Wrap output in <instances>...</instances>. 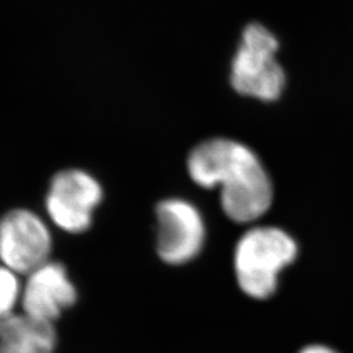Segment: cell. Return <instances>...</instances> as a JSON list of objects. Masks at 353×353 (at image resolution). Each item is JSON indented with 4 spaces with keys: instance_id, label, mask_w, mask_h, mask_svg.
Wrapping results in <instances>:
<instances>
[{
    "instance_id": "6da1fadb",
    "label": "cell",
    "mask_w": 353,
    "mask_h": 353,
    "mask_svg": "<svg viewBox=\"0 0 353 353\" xmlns=\"http://www.w3.org/2000/svg\"><path fill=\"white\" fill-rule=\"evenodd\" d=\"M188 169L199 186L220 188L221 208L236 223L258 220L272 204V183L263 165L250 148L239 141H204L190 153Z\"/></svg>"
},
{
    "instance_id": "7a4b0ae2",
    "label": "cell",
    "mask_w": 353,
    "mask_h": 353,
    "mask_svg": "<svg viewBox=\"0 0 353 353\" xmlns=\"http://www.w3.org/2000/svg\"><path fill=\"white\" fill-rule=\"evenodd\" d=\"M299 246L278 227H254L241 236L234 250V274L240 290L252 300H268L281 272L297 258Z\"/></svg>"
},
{
    "instance_id": "3957f363",
    "label": "cell",
    "mask_w": 353,
    "mask_h": 353,
    "mask_svg": "<svg viewBox=\"0 0 353 353\" xmlns=\"http://www.w3.org/2000/svg\"><path fill=\"white\" fill-rule=\"evenodd\" d=\"M276 37L265 26H246L232 63L230 83L240 94L275 101L285 85V74L276 59Z\"/></svg>"
},
{
    "instance_id": "277c9868",
    "label": "cell",
    "mask_w": 353,
    "mask_h": 353,
    "mask_svg": "<svg viewBox=\"0 0 353 353\" xmlns=\"http://www.w3.org/2000/svg\"><path fill=\"white\" fill-rule=\"evenodd\" d=\"M51 234L41 217L24 208L0 219V265L16 274L29 275L49 262Z\"/></svg>"
},
{
    "instance_id": "5b68a950",
    "label": "cell",
    "mask_w": 353,
    "mask_h": 353,
    "mask_svg": "<svg viewBox=\"0 0 353 353\" xmlns=\"http://www.w3.org/2000/svg\"><path fill=\"white\" fill-rule=\"evenodd\" d=\"M101 201V185L96 178L79 169H67L52 176L46 210L57 227L77 234L88 230Z\"/></svg>"
},
{
    "instance_id": "8992f818",
    "label": "cell",
    "mask_w": 353,
    "mask_h": 353,
    "mask_svg": "<svg viewBox=\"0 0 353 353\" xmlns=\"http://www.w3.org/2000/svg\"><path fill=\"white\" fill-rule=\"evenodd\" d=\"M156 219V250L163 262L186 265L201 254L205 225L195 205L182 199H168L157 205Z\"/></svg>"
},
{
    "instance_id": "52a82bcc",
    "label": "cell",
    "mask_w": 353,
    "mask_h": 353,
    "mask_svg": "<svg viewBox=\"0 0 353 353\" xmlns=\"http://www.w3.org/2000/svg\"><path fill=\"white\" fill-rule=\"evenodd\" d=\"M77 300L75 285L63 265L46 262L28 275L21 293L23 310L28 316L54 323Z\"/></svg>"
},
{
    "instance_id": "ba28073f",
    "label": "cell",
    "mask_w": 353,
    "mask_h": 353,
    "mask_svg": "<svg viewBox=\"0 0 353 353\" xmlns=\"http://www.w3.org/2000/svg\"><path fill=\"white\" fill-rule=\"evenodd\" d=\"M57 332L51 322L23 314L0 319V353H52Z\"/></svg>"
},
{
    "instance_id": "9c48e42d",
    "label": "cell",
    "mask_w": 353,
    "mask_h": 353,
    "mask_svg": "<svg viewBox=\"0 0 353 353\" xmlns=\"http://www.w3.org/2000/svg\"><path fill=\"white\" fill-rule=\"evenodd\" d=\"M20 299V283L16 272L0 265V319L12 314Z\"/></svg>"
},
{
    "instance_id": "30bf717a",
    "label": "cell",
    "mask_w": 353,
    "mask_h": 353,
    "mask_svg": "<svg viewBox=\"0 0 353 353\" xmlns=\"http://www.w3.org/2000/svg\"><path fill=\"white\" fill-rule=\"evenodd\" d=\"M299 353H338L334 350H331L330 347L322 345V344H312V345H306Z\"/></svg>"
}]
</instances>
